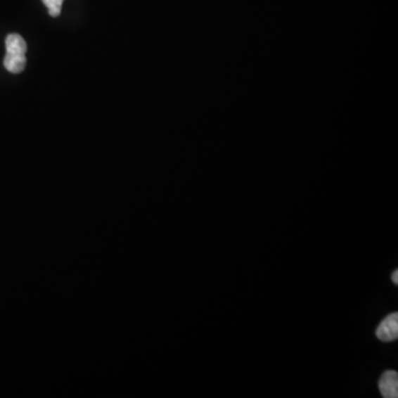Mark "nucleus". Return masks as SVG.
<instances>
[{
	"label": "nucleus",
	"mask_w": 398,
	"mask_h": 398,
	"mask_svg": "<svg viewBox=\"0 0 398 398\" xmlns=\"http://www.w3.org/2000/svg\"><path fill=\"white\" fill-rule=\"evenodd\" d=\"M376 336L383 342L395 341L398 338V314L392 313L380 322Z\"/></svg>",
	"instance_id": "1"
},
{
	"label": "nucleus",
	"mask_w": 398,
	"mask_h": 398,
	"mask_svg": "<svg viewBox=\"0 0 398 398\" xmlns=\"http://www.w3.org/2000/svg\"><path fill=\"white\" fill-rule=\"evenodd\" d=\"M380 394L385 398L398 397V374L395 371H387L380 378Z\"/></svg>",
	"instance_id": "2"
},
{
	"label": "nucleus",
	"mask_w": 398,
	"mask_h": 398,
	"mask_svg": "<svg viewBox=\"0 0 398 398\" xmlns=\"http://www.w3.org/2000/svg\"><path fill=\"white\" fill-rule=\"evenodd\" d=\"M27 59L26 55H13V53H6L5 59H4V65L6 70L9 72L17 73L23 72L26 68Z\"/></svg>",
	"instance_id": "3"
},
{
	"label": "nucleus",
	"mask_w": 398,
	"mask_h": 398,
	"mask_svg": "<svg viewBox=\"0 0 398 398\" xmlns=\"http://www.w3.org/2000/svg\"><path fill=\"white\" fill-rule=\"evenodd\" d=\"M27 44L23 37L17 34H9L6 38V53L26 55Z\"/></svg>",
	"instance_id": "4"
},
{
	"label": "nucleus",
	"mask_w": 398,
	"mask_h": 398,
	"mask_svg": "<svg viewBox=\"0 0 398 398\" xmlns=\"http://www.w3.org/2000/svg\"><path fill=\"white\" fill-rule=\"evenodd\" d=\"M42 3L49 11L50 16L58 17L61 13L63 0H42Z\"/></svg>",
	"instance_id": "5"
},
{
	"label": "nucleus",
	"mask_w": 398,
	"mask_h": 398,
	"mask_svg": "<svg viewBox=\"0 0 398 398\" xmlns=\"http://www.w3.org/2000/svg\"><path fill=\"white\" fill-rule=\"evenodd\" d=\"M392 281H393L394 283H395V285H398V271H397V270H395V271L393 272V274H392Z\"/></svg>",
	"instance_id": "6"
}]
</instances>
